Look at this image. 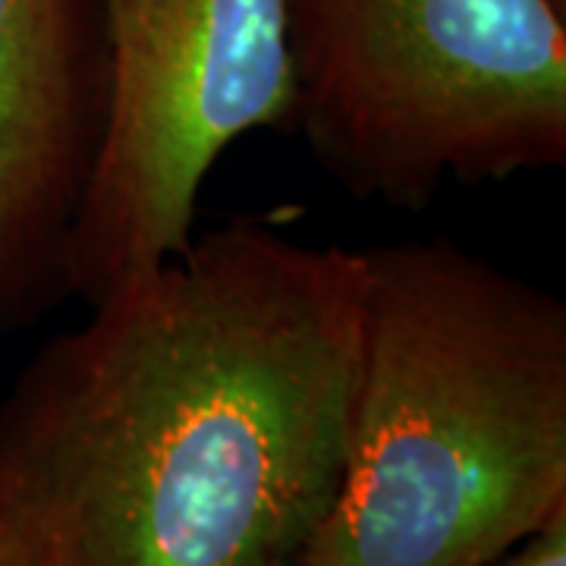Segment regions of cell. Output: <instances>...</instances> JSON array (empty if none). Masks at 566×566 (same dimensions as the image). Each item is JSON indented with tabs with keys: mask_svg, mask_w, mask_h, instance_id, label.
Masks as SVG:
<instances>
[{
	"mask_svg": "<svg viewBox=\"0 0 566 566\" xmlns=\"http://www.w3.org/2000/svg\"><path fill=\"white\" fill-rule=\"evenodd\" d=\"M104 25L107 126L70 249L85 305L180 255L233 142L296 123L286 0H104Z\"/></svg>",
	"mask_w": 566,
	"mask_h": 566,
	"instance_id": "obj_4",
	"label": "cell"
},
{
	"mask_svg": "<svg viewBox=\"0 0 566 566\" xmlns=\"http://www.w3.org/2000/svg\"><path fill=\"white\" fill-rule=\"evenodd\" d=\"M363 290V249L237 221L104 293L0 400V532L32 566H303Z\"/></svg>",
	"mask_w": 566,
	"mask_h": 566,
	"instance_id": "obj_1",
	"label": "cell"
},
{
	"mask_svg": "<svg viewBox=\"0 0 566 566\" xmlns=\"http://www.w3.org/2000/svg\"><path fill=\"white\" fill-rule=\"evenodd\" d=\"M0 566H32L29 557L22 554V547L13 538H7L3 532H0Z\"/></svg>",
	"mask_w": 566,
	"mask_h": 566,
	"instance_id": "obj_7",
	"label": "cell"
},
{
	"mask_svg": "<svg viewBox=\"0 0 566 566\" xmlns=\"http://www.w3.org/2000/svg\"><path fill=\"white\" fill-rule=\"evenodd\" d=\"M359 371L303 566H485L566 501V303L450 237L363 249Z\"/></svg>",
	"mask_w": 566,
	"mask_h": 566,
	"instance_id": "obj_2",
	"label": "cell"
},
{
	"mask_svg": "<svg viewBox=\"0 0 566 566\" xmlns=\"http://www.w3.org/2000/svg\"><path fill=\"white\" fill-rule=\"evenodd\" d=\"M554 3H557V7H560V10L566 13V0H554Z\"/></svg>",
	"mask_w": 566,
	"mask_h": 566,
	"instance_id": "obj_8",
	"label": "cell"
},
{
	"mask_svg": "<svg viewBox=\"0 0 566 566\" xmlns=\"http://www.w3.org/2000/svg\"><path fill=\"white\" fill-rule=\"evenodd\" d=\"M107 92L104 0H0V340L73 300Z\"/></svg>",
	"mask_w": 566,
	"mask_h": 566,
	"instance_id": "obj_5",
	"label": "cell"
},
{
	"mask_svg": "<svg viewBox=\"0 0 566 566\" xmlns=\"http://www.w3.org/2000/svg\"><path fill=\"white\" fill-rule=\"evenodd\" d=\"M296 123L365 202L566 164V13L554 0H286Z\"/></svg>",
	"mask_w": 566,
	"mask_h": 566,
	"instance_id": "obj_3",
	"label": "cell"
},
{
	"mask_svg": "<svg viewBox=\"0 0 566 566\" xmlns=\"http://www.w3.org/2000/svg\"><path fill=\"white\" fill-rule=\"evenodd\" d=\"M485 566H566V501L551 510L542 526Z\"/></svg>",
	"mask_w": 566,
	"mask_h": 566,
	"instance_id": "obj_6",
	"label": "cell"
}]
</instances>
